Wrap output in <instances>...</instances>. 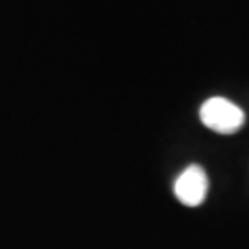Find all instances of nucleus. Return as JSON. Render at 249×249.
Here are the masks:
<instances>
[{"mask_svg": "<svg viewBox=\"0 0 249 249\" xmlns=\"http://www.w3.org/2000/svg\"><path fill=\"white\" fill-rule=\"evenodd\" d=\"M199 117L204 126L220 134H231L245 124V112L225 97H211L201 106Z\"/></svg>", "mask_w": 249, "mask_h": 249, "instance_id": "nucleus-1", "label": "nucleus"}, {"mask_svg": "<svg viewBox=\"0 0 249 249\" xmlns=\"http://www.w3.org/2000/svg\"><path fill=\"white\" fill-rule=\"evenodd\" d=\"M209 180L202 167L189 165L175 180V196L181 204L188 207H197L204 202L207 196Z\"/></svg>", "mask_w": 249, "mask_h": 249, "instance_id": "nucleus-2", "label": "nucleus"}]
</instances>
